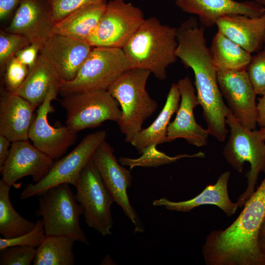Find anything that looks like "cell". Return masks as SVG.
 Returning <instances> with one entry per match:
<instances>
[{
  "instance_id": "cell-14",
  "label": "cell",
  "mask_w": 265,
  "mask_h": 265,
  "mask_svg": "<svg viewBox=\"0 0 265 265\" xmlns=\"http://www.w3.org/2000/svg\"><path fill=\"white\" fill-rule=\"evenodd\" d=\"M86 41L53 33L42 44L39 55L61 80H73L93 49Z\"/></svg>"
},
{
  "instance_id": "cell-24",
  "label": "cell",
  "mask_w": 265,
  "mask_h": 265,
  "mask_svg": "<svg viewBox=\"0 0 265 265\" xmlns=\"http://www.w3.org/2000/svg\"><path fill=\"white\" fill-rule=\"evenodd\" d=\"M61 81L54 70L39 55L34 66L15 93L38 107L52 86Z\"/></svg>"
},
{
  "instance_id": "cell-4",
  "label": "cell",
  "mask_w": 265,
  "mask_h": 265,
  "mask_svg": "<svg viewBox=\"0 0 265 265\" xmlns=\"http://www.w3.org/2000/svg\"><path fill=\"white\" fill-rule=\"evenodd\" d=\"M226 123L230 128V135L222 152L224 159L234 170L240 173L242 172L245 162L250 165L245 174L246 188L237 200L238 207H242L254 193L260 173H265V140L259 130L243 126L231 110L226 117Z\"/></svg>"
},
{
  "instance_id": "cell-39",
  "label": "cell",
  "mask_w": 265,
  "mask_h": 265,
  "mask_svg": "<svg viewBox=\"0 0 265 265\" xmlns=\"http://www.w3.org/2000/svg\"><path fill=\"white\" fill-rule=\"evenodd\" d=\"M257 241L260 249L265 253V216L259 230Z\"/></svg>"
},
{
  "instance_id": "cell-27",
  "label": "cell",
  "mask_w": 265,
  "mask_h": 265,
  "mask_svg": "<svg viewBox=\"0 0 265 265\" xmlns=\"http://www.w3.org/2000/svg\"><path fill=\"white\" fill-rule=\"evenodd\" d=\"M10 187L0 180V234L7 238L25 234L35 225V222L25 218L14 209L10 199Z\"/></svg>"
},
{
  "instance_id": "cell-23",
  "label": "cell",
  "mask_w": 265,
  "mask_h": 265,
  "mask_svg": "<svg viewBox=\"0 0 265 265\" xmlns=\"http://www.w3.org/2000/svg\"><path fill=\"white\" fill-rule=\"evenodd\" d=\"M181 96L177 83L171 85L165 103L154 121L147 128L142 129L130 143L139 154L148 146L166 142L167 129L173 115L177 112Z\"/></svg>"
},
{
  "instance_id": "cell-28",
  "label": "cell",
  "mask_w": 265,
  "mask_h": 265,
  "mask_svg": "<svg viewBox=\"0 0 265 265\" xmlns=\"http://www.w3.org/2000/svg\"><path fill=\"white\" fill-rule=\"evenodd\" d=\"M157 145L152 144L146 147L141 156L136 159L122 157L119 161L123 166H128L130 170L136 166L157 167L159 166L171 164L184 158H204L205 154L199 152L192 155L180 154L171 157L157 149Z\"/></svg>"
},
{
  "instance_id": "cell-42",
  "label": "cell",
  "mask_w": 265,
  "mask_h": 265,
  "mask_svg": "<svg viewBox=\"0 0 265 265\" xmlns=\"http://www.w3.org/2000/svg\"><path fill=\"white\" fill-rule=\"evenodd\" d=\"M261 18L263 19L265 25V13L262 16Z\"/></svg>"
},
{
  "instance_id": "cell-32",
  "label": "cell",
  "mask_w": 265,
  "mask_h": 265,
  "mask_svg": "<svg viewBox=\"0 0 265 265\" xmlns=\"http://www.w3.org/2000/svg\"><path fill=\"white\" fill-rule=\"evenodd\" d=\"M264 47L252 56L247 67L249 79L257 95L265 94V38Z\"/></svg>"
},
{
  "instance_id": "cell-6",
  "label": "cell",
  "mask_w": 265,
  "mask_h": 265,
  "mask_svg": "<svg viewBox=\"0 0 265 265\" xmlns=\"http://www.w3.org/2000/svg\"><path fill=\"white\" fill-rule=\"evenodd\" d=\"M130 68L122 49L93 47L76 77L69 81L60 82L59 93L63 97L85 92L107 90L114 81Z\"/></svg>"
},
{
  "instance_id": "cell-34",
  "label": "cell",
  "mask_w": 265,
  "mask_h": 265,
  "mask_svg": "<svg viewBox=\"0 0 265 265\" xmlns=\"http://www.w3.org/2000/svg\"><path fill=\"white\" fill-rule=\"evenodd\" d=\"M98 0H48L51 21L54 25L78 8Z\"/></svg>"
},
{
  "instance_id": "cell-16",
  "label": "cell",
  "mask_w": 265,
  "mask_h": 265,
  "mask_svg": "<svg viewBox=\"0 0 265 265\" xmlns=\"http://www.w3.org/2000/svg\"><path fill=\"white\" fill-rule=\"evenodd\" d=\"M181 96L180 103L174 120L168 125L166 142L184 138L189 144L196 147L207 144L210 134L195 119L194 109L199 103L196 90L188 76L177 82Z\"/></svg>"
},
{
  "instance_id": "cell-17",
  "label": "cell",
  "mask_w": 265,
  "mask_h": 265,
  "mask_svg": "<svg viewBox=\"0 0 265 265\" xmlns=\"http://www.w3.org/2000/svg\"><path fill=\"white\" fill-rule=\"evenodd\" d=\"M53 27L48 0H21L6 31L24 35L41 47L53 34Z\"/></svg>"
},
{
  "instance_id": "cell-13",
  "label": "cell",
  "mask_w": 265,
  "mask_h": 265,
  "mask_svg": "<svg viewBox=\"0 0 265 265\" xmlns=\"http://www.w3.org/2000/svg\"><path fill=\"white\" fill-rule=\"evenodd\" d=\"M217 80L234 116L246 128L255 130L257 125V94L247 70H217Z\"/></svg>"
},
{
  "instance_id": "cell-29",
  "label": "cell",
  "mask_w": 265,
  "mask_h": 265,
  "mask_svg": "<svg viewBox=\"0 0 265 265\" xmlns=\"http://www.w3.org/2000/svg\"><path fill=\"white\" fill-rule=\"evenodd\" d=\"M29 40L20 34L1 31L0 34V67L3 73L8 61L20 50L30 44Z\"/></svg>"
},
{
  "instance_id": "cell-2",
  "label": "cell",
  "mask_w": 265,
  "mask_h": 265,
  "mask_svg": "<svg viewBox=\"0 0 265 265\" xmlns=\"http://www.w3.org/2000/svg\"><path fill=\"white\" fill-rule=\"evenodd\" d=\"M177 28L162 24L157 18L145 19L122 48L131 68L149 70L159 80L177 60Z\"/></svg>"
},
{
  "instance_id": "cell-10",
  "label": "cell",
  "mask_w": 265,
  "mask_h": 265,
  "mask_svg": "<svg viewBox=\"0 0 265 265\" xmlns=\"http://www.w3.org/2000/svg\"><path fill=\"white\" fill-rule=\"evenodd\" d=\"M139 8L125 0H112L87 40L93 47L122 49L144 21Z\"/></svg>"
},
{
  "instance_id": "cell-33",
  "label": "cell",
  "mask_w": 265,
  "mask_h": 265,
  "mask_svg": "<svg viewBox=\"0 0 265 265\" xmlns=\"http://www.w3.org/2000/svg\"><path fill=\"white\" fill-rule=\"evenodd\" d=\"M4 78L7 91L15 93L26 79L29 69L14 56L7 63Z\"/></svg>"
},
{
  "instance_id": "cell-35",
  "label": "cell",
  "mask_w": 265,
  "mask_h": 265,
  "mask_svg": "<svg viewBox=\"0 0 265 265\" xmlns=\"http://www.w3.org/2000/svg\"><path fill=\"white\" fill-rule=\"evenodd\" d=\"M40 46L36 43H30L19 51L15 56L30 70L35 64L39 56Z\"/></svg>"
},
{
  "instance_id": "cell-22",
  "label": "cell",
  "mask_w": 265,
  "mask_h": 265,
  "mask_svg": "<svg viewBox=\"0 0 265 265\" xmlns=\"http://www.w3.org/2000/svg\"><path fill=\"white\" fill-rule=\"evenodd\" d=\"M107 2L99 0L82 6L53 25V33L87 41L104 13Z\"/></svg>"
},
{
  "instance_id": "cell-8",
  "label": "cell",
  "mask_w": 265,
  "mask_h": 265,
  "mask_svg": "<svg viewBox=\"0 0 265 265\" xmlns=\"http://www.w3.org/2000/svg\"><path fill=\"white\" fill-rule=\"evenodd\" d=\"M60 103L67 113L66 126L77 132L97 127L106 121L117 123L122 116L119 103L107 90L66 95Z\"/></svg>"
},
{
  "instance_id": "cell-38",
  "label": "cell",
  "mask_w": 265,
  "mask_h": 265,
  "mask_svg": "<svg viewBox=\"0 0 265 265\" xmlns=\"http://www.w3.org/2000/svg\"><path fill=\"white\" fill-rule=\"evenodd\" d=\"M257 103V125L265 127V94L261 96Z\"/></svg>"
},
{
  "instance_id": "cell-30",
  "label": "cell",
  "mask_w": 265,
  "mask_h": 265,
  "mask_svg": "<svg viewBox=\"0 0 265 265\" xmlns=\"http://www.w3.org/2000/svg\"><path fill=\"white\" fill-rule=\"evenodd\" d=\"M45 233L43 222L39 219L34 227L28 233L13 238H0V250L12 246H23L37 248L43 241Z\"/></svg>"
},
{
  "instance_id": "cell-41",
  "label": "cell",
  "mask_w": 265,
  "mask_h": 265,
  "mask_svg": "<svg viewBox=\"0 0 265 265\" xmlns=\"http://www.w3.org/2000/svg\"><path fill=\"white\" fill-rule=\"evenodd\" d=\"M254 1L262 5H265V0H254Z\"/></svg>"
},
{
  "instance_id": "cell-31",
  "label": "cell",
  "mask_w": 265,
  "mask_h": 265,
  "mask_svg": "<svg viewBox=\"0 0 265 265\" xmlns=\"http://www.w3.org/2000/svg\"><path fill=\"white\" fill-rule=\"evenodd\" d=\"M36 248L12 246L0 250V265H30L35 258Z\"/></svg>"
},
{
  "instance_id": "cell-1",
  "label": "cell",
  "mask_w": 265,
  "mask_h": 265,
  "mask_svg": "<svg viewBox=\"0 0 265 265\" xmlns=\"http://www.w3.org/2000/svg\"><path fill=\"white\" fill-rule=\"evenodd\" d=\"M265 216V177L228 227L212 231L202 254L207 265H265L257 237Z\"/></svg>"
},
{
  "instance_id": "cell-26",
  "label": "cell",
  "mask_w": 265,
  "mask_h": 265,
  "mask_svg": "<svg viewBox=\"0 0 265 265\" xmlns=\"http://www.w3.org/2000/svg\"><path fill=\"white\" fill-rule=\"evenodd\" d=\"M75 241L68 237L46 235L36 248L34 265H74Z\"/></svg>"
},
{
  "instance_id": "cell-15",
  "label": "cell",
  "mask_w": 265,
  "mask_h": 265,
  "mask_svg": "<svg viewBox=\"0 0 265 265\" xmlns=\"http://www.w3.org/2000/svg\"><path fill=\"white\" fill-rule=\"evenodd\" d=\"M28 140L12 142L8 156L0 169L1 180L10 186L19 179L30 176L34 183L49 173L54 160L36 148Z\"/></svg>"
},
{
  "instance_id": "cell-20",
  "label": "cell",
  "mask_w": 265,
  "mask_h": 265,
  "mask_svg": "<svg viewBox=\"0 0 265 265\" xmlns=\"http://www.w3.org/2000/svg\"><path fill=\"white\" fill-rule=\"evenodd\" d=\"M218 31L251 53L259 51L264 44L265 25L261 18L241 14H228L219 18Z\"/></svg>"
},
{
  "instance_id": "cell-25",
  "label": "cell",
  "mask_w": 265,
  "mask_h": 265,
  "mask_svg": "<svg viewBox=\"0 0 265 265\" xmlns=\"http://www.w3.org/2000/svg\"><path fill=\"white\" fill-rule=\"evenodd\" d=\"M210 51L217 70L246 69L252 57L250 53L218 31L212 38Z\"/></svg>"
},
{
  "instance_id": "cell-12",
  "label": "cell",
  "mask_w": 265,
  "mask_h": 265,
  "mask_svg": "<svg viewBox=\"0 0 265 265\" xmlns=\"http://www.w3.org/2000/svg\"><path fill=\"white\" fill-rule=\"evenodd\" d=\"M60 83L52 86L45 100L38 107L30 127L28 138L38 149L54 160L58 159L76 141L78 132L67 126H52L48 115L54 111L52 102L59 93Z\"/></svg>"
},
{
  "instance_id": "cell-19",
  "label": "cell",
  "mask_w": 265,
  "mask_h": 265,
  "mask_svg": "<svg viewBox=\"0 0 265 265\" xmlns=\"http://www.w3.org/2000/svg\"><path fill=\"white\" fill-rule=\"evenodd\" d=\"M36 108L16 93H3L0 100V134L12 142L29 140Z\"/></svg>"
},
{
  "instance_id": "cell-36",
  "label": "cell",
  "mask_w": 265,
  "mask_h": 265,
  "mask_svg": "<svg viewBox=\"0 0 265 265\" xmlns=\"http://www.w3.org/2000/svg\"><path fill=\"white\" fill-rule=\"evenodd\" d=\"M21 0H0V19H7L17 7Z\"/></svg>"
},
{
  "instance_id": "cell-18",
  "label": "cell",
  "mask_w": 265,
  "mask_h": 265,
  "mask_svg": "<svg viewBox=\"0 0 265 265\" xmlns=\"http://www.w3.org/2000/svg\"><path fill=\"white\" fill-rule=\"evenodd\" d=\"M175 3L183 11L197 15L202 25L207 27L215 25L217 19L225 15L261 18L265 13V7L255 1L176 0Z\"/></svg>"
},
{
  "instance_id": "cell-5",
  "label": "cell",
  "mask_w": 265,
  "mask_h": 265,
  "mask_svg": "<svg viewBox=\"0 0 265 265\" xmlns=\"http://www.w3.org/2000/svg\"><path fill=\"white\" fill-rule=\"evenodd\" d=\"M38 196L39 209L36 213L42 217L46 235L66 237L89 244L80 223L83 210L69 184L51 187Z\"/></svg>"
},
{
  "instance_id": "cell-11",
  "label": "cell",
  "mask_w": 265,
  "mask_h": 265,
  "mask_svg": "<svg viewBox=\"0 0 265 265\" xmlns=\"http://www.w3.org/2000/svg\"><path fill=\"white\" fill-rule=\"evenodd\" d=\"M91 159L97 168L114 202L123 210L135 226V232H143L144 228L132 207L127 193L132 185L131 172L121 165L114 154V150L105 140L96 149Z\"/></svg>"
},
{
  "instance_id": "cell-40",
  "label": "cell",
  "mask_w": 265,
  "mask_h": 265,
  "mask_svg": "<svg viewBox=\"0 0 265 265\" xmlns=\"http://www.w3.org/2000/svg\"><path fill=\"white\" fill-rule=\"evenodd\" d=\"M259 131L262 137L265 140V127L261 128Z\"/></svg>"
},
{
  "instance_id": "cell-3",
  "label": "cell",
  "mask_w": 265,
  "mask_h": 265,
  "mask_svg": "<svg viewBox=\"0 0 265 265\" xmlns=\"http://www.w3.org/2000/svg\"><path fill=\"white\" fill-rule=\"evenodd\" d=\"M151 73L146 69L130 68L107 89L120 106L122 116L117 124L121 133L125 135V141L128 143H130L142 129L144 121L158 107L157 102L146 89Z\"/></svg>"
},
{
  "instance_id": "cell-7",
  "label": "cell",
  "mask_w": 265,
  "mask_h": 265,
  "mask_svg": "<svg viewBox=\"0 0 265 265\" xmlns=\"http://www.w3.org/2000/svg\"><path fill=\"white\" fill-rule=\"evenodd\" d=\"M75 187L76 199L83 208L87 226L103 236L111 235L113 222L110 208L114 201L91 159Z\"/></svg>"
},
{
  "instance_id": "cell-37",
  "label": "cell",
  "mask_w": 265,
  "mask_h": 265,
  "mask_svg": "<svg viewBox=\"0 0 265 265\" xmlns=\"http://www.w3.org/2000/svg\"><path fill=\"white\" fill-rule=\"evenodd\" d=\"M11 141L0 134V169L2 167L9 153Z\"/></svg>"
},
{
  "instance_id": "cell-9",
  "label": "cell",
  "mask_w": 265,
  "mask_h": 265,
  "mask_svg": "<svg viewBox=\"0 0 265 265\" xmlns=\"http://www.w3.org/2000/svg\"><path fill=\"white\" fill-rule=\"evenodd\" d=\"M106 131H98L86 135L68 154L54 161L47 175L39 182L26 186L20 194L26 199L38 196L51 187L61 184L76 185L80 172L91 159L95 151L106 140Z\"/></svg>"
},
{
  "instance_id": "cell-21",
  "label": "cell",
  "mask_w": 265,
  "mask_h": 265,
  "mask_svg": "<svg viewBox=\"0 0 265 265\" xmlns=\"http://www.w3.org/2000/svg\"><path fill=\"white\" fill-rule=\"evenodd\" d=\"M230 175V171L223 173L219 176L215 184L207 186L200 193L191 199L174 202L162 197L154 200L153 205L164 206L168 210L181 212H189L202 205H214L228 216H231L236 213L238 205L237 202H232L229 198L228 183Z\"/></svg>"
}]
</instances>
